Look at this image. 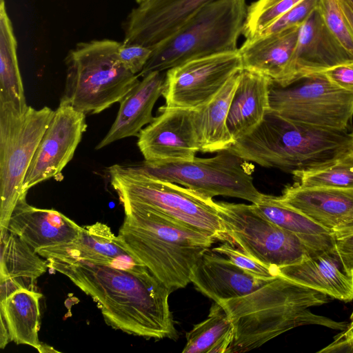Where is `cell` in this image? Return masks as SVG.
<instances>
[{"label": "cell", "mask_w": 353, "mask_h": 353, "mask_svg": "<svg viewBox=\"0 0 353 353\" xmlns=\"http://www.w3.org/2000/svg\"><path fill=\"white\" fill-rule=\"evenodd\" d=\"M329 297L279 275L246 296L218 303L232 321L234 330V340L226 353H242L258 348L302 325L344 330L347 323L310 310V307L328 303Z\"/></svg>", "instance_id": "7a4b0ae2"}, {"label": "cell", "mask_w": 353, "mask_h": 353, "mask_svg": "<svg viewBox=\"0 0 353 353\" xmlns=\"http://www.w3.org/2000/svg\"><path fill=\"white\" fill-rule=\"evenodd\" d=\"M121 43L93 40L78 43L66 57L61 101L84 114H98L120 101L139 82L118 58Z\"/></svg>", "instance_id": "52a82bcc"}, {"label": "cell", "mask_w": 353, "mask_h": 353, "mask_svg": "<svg viewBox=\"0 0 353 353\" xmlns=\"http://www.w3.org/2000/svg\"><path fill=\"white\" fill-rule=\"evenodd\" d=\"M350 136H351L352 141V143H353V132L352 133H350Z\"/></svg>", "instance_id": "ee69618b"}, {"label": "cell", "mask_w": 353, "mask_h": 353, "mask_svg": "<svg viewBox=\"0 0 353 353\" xmlns=\"http://www.w3.org/2000/svg\"><path fill=\"white\" fill-rule=\"evenodd\" d=\"M239 72L232 76L208 103L192 109L199 151L202 152L228 150L234 142L227 126V118Z\"/></svg>", "instance_id": "cb8c5ba5"}, {"label": "cell", "mask_w": 353, "mask_h": 353, "mask_svg": "<svg viewBox=\"0 0 353 353\" xmlns=\"http://www.w3.org/2000/svg\"><path fill=\"white\" fill-rule=\"evenodd\" d=\"M334 238L336 250L345 269L353 272V233Z\"/></svg>", "instance_id": "8d00e7d4"}, {"label": "cell", "mask_w": 353, "mask_h": 353, "mask_svg": "<svg viewBox=\"0 0 353 353\" xmlns=\"http://www.w3.org/2000/svg\"><path fill=\"white\" fill-rule=\"evenodd\" d=\"M214 0H146L128 14L123 43L152 48L175 32L197 10Z\"/></svg>", "instance_id": "9a60e30c"}, {"label": "cell", "mask_w": 353, "mask_h": 353, "mask_svg": "<svg viewBox=\"0 0 353 353\" xmlns=\"http://www.w3.org/2000/svg\"><path fill=\"white\" fill-rule=\"evenodd\" d=\"M270 108L305 124L347 131L353 117V94L332 83L323 72L303 76L282 86L272 81Z\"/></svg>", "instance_id": "8fae6325"}, {"label": "cell", "mask_w": 353, "mask_h": 353, "mask_svg": "<svg viewBox=\"0 0 353 353\" xmlns=\"http://www.w3.org/2000/svg\"><path fill=\"white\" fill-rule=\"evenodd\" d=\"M247 8L245 0H214L204 5L175 32L152 48L139 76L168 70L203 57L238 51Z\"/></svg>", "instance_id": "8992f818"}, {"label": "cell", "mask_w": 353, "mask_h": 353, "mask_svg": "<svg viewBox=\"0 0 353 353\" xmlns=\"http://www.w3.org/2000/svg\"><path fill=\"white\" fill-rule=\"evenodd\" d=\"M283 203L303 213L334 237L353 233V190L327 187L287 186Z\"/></svg>", "instance_id": "2e32d148"}, {"label": "cell", "mask_w": 353, "mask_h": 353, "mask_svg": "<svg viewBox=\"0 0 353 353\" xmlns=\"http://www.w3.org/2000/svg\"><path fill=\"white\" fill-rule=\"evenodd\" d=\"M212 251L224 255L244 272L258 279L268 281L279 276L277 268L258 261L239 248H235L230 243L225 242L213 248Z\"/></svg>", "instance_id": "d6a6232c"}, {"label": "cell", "mask_w": 353, "mask_h": 353, "mask_svg": "<svg viewBox=\"0 0 353 353\" xmlns=\"http://www.w3.org/2000/svg\"><path fill=\"white\" fill-rule=\"evenodd\" d=\"M0 232V282L34 290L36 280L48 269L46 260L8 229Z\"/></svg>", "instance_id": "484cf974"}, {"label": "cell", "mask_w": 353, "mask_h": 353, "mask_svg": "<svg viewBox=\"0 0 353 353\" xmlns=\"http://www.w3.org/2000/svg\"><path fill=\"white\" fill-rule=\"evenodd\" d=\"M0 327V347L4 349L10 342V336L6 322L2 317H1Z\"/></svg>", "instance_id": "74e56055"}, {"label": "cell", "mask_w": 353, "mask_h": 353, "mask_svg": "<svg viewBox=\"0 0 353 353\" xmlns=\"http://www.w3.org/2000/svg\"><path fill=\"white\" fill-rule=\"evenodd\" d=\"M234 325L222 307L214 302L208 317L185 334L183 353H226L234 340Z\"/></svg>", "instance_id": "f1b7e54d"}, {"label": "cell", "mask_w": 353, "mask_h": 353, "mask_svg": "<svg viewBox=\"0 0 353 353\" xmlns=\"http://www.w3.org/2000/svg\"><path fill=\"white\" fill-rule=\"evenodd\" d=\"M341 8L353 34V10L343 0H339Z\"/></svg>", "instance_id": "f35d334b"}, {"label": "cell", "mask_w": 353, "mask_h": 353, "mask_svg": "<svg viewBox=\"0 0 353 353\" xmlns=\"http://www.w3.org/2000/svg\"><path fill=\"white\" fill-rule=\"evenodd\" d=\"M272 80L260 73L243 68L239 74L227 118V126L234 141L250 133L270 109Z\"/></svg>", "instance_id": "603a6c76"}, {"label": "cell", "mask_w": 353, "mask_h": 353, "mask_svg": "<svg viewBox=\"0 0 353 353\" xmlns=\"http://www.w3.org/2000/svg\"><path fill=\"white\" fill-rule=\"evenodd\" d=\"M350 62H353V56L330 32L317 6L300 26L285 85L303 76Z\"/></svg>", "instance_id": "e0dca14e"}, {"label": "cell", "mask_w": 353, "mask_h": 353, "mask_svg": "<svg viewBox=\"0 0 353 353\" xmlns=\"http://www.w3.org/2000/svg\"><path fill=\"white\" fill-rule=\"evenodd\" d=\"M165 76L161 72L156 71L143 77L120 101L116 119L106 135L96 146L97 150L119 139L138 137L143 126L153 121L152 110L162 95Z\"/></svg>", "instance_id": "7402d4cb"}, {"label": "cell", "mask_w": 353, "mask_h": 353, "mask_svg": "<svg viewBox=\"0 0 353 353\" xmlns=\"http://www.w3.org/2000/svg\"><path fill=\"white\" fill-rule=\"evenodd\" d=\"M350 321L349 323H347L346 328L344 330H343L345 332H353V311L350 315Z\"/></svg>", "instance_id": "ab89813d"}, {"label": "cell", "mask_w": 353, "mask_h": 353, "mask_svg": "<svg viewBox=\"0 0 353 353\" xmlns=\"http://www.w3.org/2000/svg\"><path fill=\"white\" fill-rule=\"evenodd\" d=\"M302 0H256L247 8L242 29L245 39L257 37L263 30Z\"/></svg>", "instance_id": "4dcf8cb0"}, {"label": "cell", "mask_w": 353, "mask_h": 353, "mask_svg": "<svg viewBox=\"0 0 353 353\" xmlns=\"http://www.w3.org/2000/svg\"><path fill=\"white\" fill-rule=\"evenodd\" d=\"M26 198L23 196L18 201L7 229L36 252L70 243L79 237L83 227L57 210L29 205Z\"/></svg>", "instance_id": "ac0fdd59"}, {"label": "cell", "mask_w": 353, "mask_h": 353, "mask_svg": "<svg viewBox=\"0 0 353 353\" xmlns=\"http://www.w3.org/2000/svg\"><path fill=\"white\" fill-rule=\"evenodd\" d=\"M351 149L347 131L294 121L270 108L253 131L228 150L247 161L292 173L328 163Z\"/></svg>", "instance_id": "3957f363"}, {"label": "cell", "mask_w": 353, "mask_h": 353, "mask_svg": "<svg viewBox=\"0 0 353 353\" xmlns=\"http://www.w3.org/2000/svg\"><path fill=\"white\" fill-rule=\"evenodd\" d=\"M299 26L281 32L246 39L239 48L243 68L260 73L274 83L287 84Z\"/></svg>", "instance_id": "44dd1931"}, {"label": "cell", "mask_w": 353, "mask_h": 353, "mask_svg": "<svg viewBox=\"0 0 353 353\" xmlns=\"http://www.w3.org/2000/svg\"><path fill=\"white\" fill-rule=\"evenodd\" d=\"M87 128L85 114L60 101L33 156L23 183V193L59 175L72 160Z\"/></svg>", "instance_id": "4fadbf2b"}, {"label": "cell", "mask_w": 353, "mask_h": 353, "mask_svg": "<svg viewBox=\"0 0 353 353\" xmlns=\"http://www.w3.org/2000/svg\"><path fill=\"white\" fill-rule=\"evenodd\" d=\"M323 72L332 83L353 94V62L335 66Z\"/></svg>", "instance_id": "d590c367"}, {"label": "cell", "mask_w": 353, "mask_h": 353, "mask_svg": "<svg viewBox=\"0 0 353 353\" xmlns=\"http://www.w3.org/2000/svg\"><path fill=\"white\" fill-rule=\"evenodd\" d=\"M318 8L330 32L353 56V34L339 0H319Z\"/></svg>", "instance_id": "1f68e13d"}, {"label": "cell", "mask_w": 353, "mask_h": 353, "mask_svg": "<svg viewBox=\"0 0 353 353\" xmlns=\"http://www.w3.org/2000/svg\"><path fill=\"white\" fill-rule=\"evenodd\" d=\"M42 294L23 288L0 293V316L7 325L10 341L40 349L39 300Z\"/></svg>", "instance_id": "d4e9b609"}, {"label": "cell", "mask_w": 353, "mask_h": 353, "mask_svg": "<svg viewBox=\"0 0 353 353\" xmlns=\"http://www.w3.org/2000/svg\"><path fill=\"white\" fill-rule=\"evenodd\" d=\"M243 69L238 51L192 59L167 70L162 96L165 105L199 108L212 99Z\"/></svg>", "instance_id": "7c38bea8"}, {"label": "cell", "mask_w": 353, "mask_h": 353, "mask_svg": "<svg viewBox=\"0 0 353 353\" xmlns=\"http://www.w3.org/2000/svg\"><path fill=\"white\" fill-rule=\"evenodd\" d=\"M254 205L267 219L294 234L317 252H323L336 248L332 232L283 203L277 196L263 194L261 201Z\"/></svg>", "instance_id": "4316f807"}, {"label": "cell", "mask_w": 353, "mask_h": 353, "mask_svg": "<svg viewBox=\"0 0 353 353\" xmlns=\"http://www.w3.org/2000/svg\"><path fill=\"white\" fill-rule=\"evenodd\" d=\"M146 0H136V1L138 3H141L142 2H144Z\"/></svg>", "instance_id": "7bdbcfd3"}, {"label": "cell", "mask_w": 353, "mask_h": 353, "mask_svg": "<svg viewBox=\"0 0 353 353\" xmlns=\"http://www.w3.org/2000/svg\"><path fill=\"white\" fill-rule=\"evenodd\" d=\"M54 111L28 106L19 112L0 103V230L10 218L23 193V183L33 156Z\"/></svg>", "instance_id": "ba28073f"}, {"label": "cell", "mask_w": 353, "mask_h": 353, "mask_svg": "<svg viewBox=\"0 0 353 353\" xmlns=\"http://www.w3.org/2000/svg\"><path fill=\"white\" fill-rule=\"evenodd\" d=\"M319 1V0H302L275 20L257 37L281 32L301 26L318 6Z\"/></svg>", "instance_id": "836d02e7"}, {"label": "cell", "mask_w": 353, "mask_h": 353, "mask_svg": "<svg viewBox=\"0 0 353 353\" xmlns=\"http://www.w3.org/2000/svg\"><path fill=\"white\" fill-rule=\"evenodd\" d=\"M107 171L123 208L154 212L215 240L230 243L212 199L150 176L137 165L116 164Z\"/></svg>", "instance_id": "5b68a950"}, {"label": "cell", "mask_w": 353, "mask_h": 353, "mask_svg": "<svg viewBox=\"0 0 353 353\" xmlns=\"http://www.w3.org/2000/svg\"><path fill=\"white\" fill-rule=\"evenodd\" d=\"M159 114L139 136L137 145L150 163L190 161L199 151L193 120V110L159 108Z\"/></svg>", "instance_id": "5bb4252c"}, {"label": "cell", "mask_w": 353, "mask_h": 353, "mask_svg": "<svg viewBox=\"0 0 353 353\" xmlns=\"http://www.w3.org/2000/svg\"><path fill=\"white\" fill-rule=\"evenodd\" d=\"M0 103L28 108L17 56V41L4 0L0 3Z\"/></svg>", "instance_id": "83f0119b"}, {"label": "cell", "mask_w": 353, "mask_h": 353, "mask_svg": "<svg viewBox=\"0 0 353 353\" xmlns=\"http://www.w3.org/2000/svg\"><path fill=\"white\" fill-rule=\"evenodd\" d=\"M216 205L230 243L265 264L279 268L321 253L267 219L253 203Z\"/></svg>", "instance_id": "30bf717a"}, {"label": "cell", "mask_w": 353, "mask_h": 353, "mask_svg": "<svg viewBox=\"0 0 353 353\" xmlns=\"http://www.w3.org/2000/svg\"><path fill=\"white\" fill-rule=\"evenodd\" d=\"M190 279L198 291L216 303L246 296L268 282L209 250L198 259Z\"/></svg>", "instance_id": "d6986e66"}, {"label": "cell", "mask_w": 353, "mask_h": 353, "mask_svg": "<svg viewBox=\"0 0 353 353\" xmlns=\"http://www.w3.org/2000/svg\"><path fill=\"white\" fill-rule=\"evenodd\" d=\"M294 184L353 190V149L325 165L292 172Z\"/></svg>", "instance_id": "f546056e"}, {"label": "cell", "mask_w": 353, "mask_h": 353, "mask_svg": "<svg viewBox=\"0 0 353 353\" xmlns=\"http://www.w3.org/2000/svg\"><path fill=\"white\" fill-rule=\"evenodd\" d=\"M39 352H57L55 350L53 349V347L46 345L43 344L41 345L40 349L39 350Z\"/></svg>", "instance_id": "60d3db41"}, {"label": "cell", "mask_w": 353, "mask_h": 353, "mask_svg": "<svg viewBox=\"0 0 353 353\" xmlns=\"http://www.w3.org/2000/svg\"><path fill=\"white\" fill-rule=\"evenodd\" d=\"M48 269L66 276L97 304L114 330L145 339L178 338L170 309L172 291L109 228L85 229L63 245Z\"/></svg>", "instance_id": "6da1fadb"}, {"label": "cell", "mask_w": 353, "mask_h": 353, "mask_svg": "<svg viewBox=\"0 0 353 353\" xmlns=\"http://www.w3.org/2000/svg\"><path fill=\"white\" fill-rule=\"evenodd\" d=\"M152 52V48L148 46L121 43L118 50V58L128 70L139 74L150 59Z\"/></svg>", "instance_id": "e575fe53"}, {"label": "cell", "mask_w": 353, "mask_h": 353, "mask_svg": "<svg viewBox=\"0 0 353 353\" xmlns=\"http://www.w3.org/2000/svg\"><path fill=\"white\" fill-rule=\"evenodd\" d=\"M124 212L118 236L125 248L172 292L185 288L194 265L216 240L154 212Z\"/></svg>", "instance_id": "277c9868"}, {"label": "cell", "mask_w": 353, "mask_h": 353, "mask_svg": "<svg viewBox=\"0 0 353 353\" xmlns=\"http://www.w3.org/2000/svg\"><path fill=\"white\" fill-rule=\"evenodd\" d=\"M278 270L279 275L330 298L353 300V272L345 269L336 248Z\"/></svg>", "instance_id": "ffe728a7"}, {"label": "cell", "mask_w": 353, "mask_h": 353, "mask_svg": "<svg viewBox=\"0 0 353 353\" xmlns=\"http://www.w3.org/2000/svg\"><path fill=\"white\" fill-rule=\"evenodd\" d=\"M353 10V0H343Z\"/></svg>", "instance_id": "b9f144b4"}, {"label": "cell", "mask_w": 353, "mask_h": 353, "mask_svg": "<svg viewBox=\"0 0 353 353\" xmlns=\"http://www.w3.org/2000/svg\"><path fill=\"white\" fill-rule=\"evenodd\" d=\"M225 150L210 158L190 161L150 163L137 166L153 177L174 183L212 199L225 196L259 203L263 193L254 184L252 166Z\"/></svg>", "instance_id": "9c48e42d"}]
</instances>
